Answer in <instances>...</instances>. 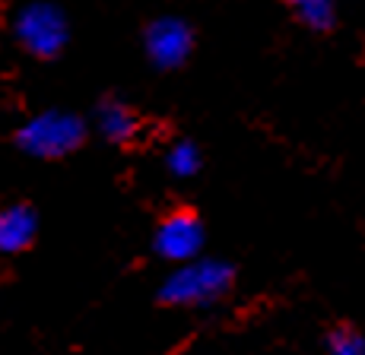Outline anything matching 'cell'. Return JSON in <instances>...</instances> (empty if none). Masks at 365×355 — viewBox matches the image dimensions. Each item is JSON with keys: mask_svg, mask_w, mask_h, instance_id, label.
<instances>
[{"mask_svg": "<svg viewBox=\"0 0 365 355\" xmlns=\"http://www.w3.org/2000/svg\"><path fill=\"white\" fill-rule=\"evenodd\" d=\"M235 285V267L220 257H197L178 263L163 280L156 298L168 308H210L222 302Z\"/></svg>", "mask_w": 365, "mask_h": 355, "instance_id": "6da1fadb", "label": "cell"}, {"mask_svg": "<svg viewBox=\"0 0 365 355\" xmlns=\"http://www.w3.org/2000/svg\"><path fill=\"white\" fill-rule=\"evenodd\" d=\"M89 127L93 124L83 115L67 108H45L38 115H32L29 121H23L13 134L19 152H26L29 159H41V162H58L67 159L89 140Z\"/></svg>", "mask_w": 365, "mask_h": 355, "instance_id": "7a4b0ae2", "label": "cell"}, {"mask_svg": "<svg viewBox=\"0 0 365 355\" xmlns=\"http://www.w3.org/2000/svg\"><path fill=\"white\" fill-rule=\"evenodd\" d=\"M13 38L35 60H58L70 45V19L51 0H32L13 16Z\"/></svg>", "mask_w": 365, "mask_h": 355, "instance_id": "3957f363", "label": "cell"}, {"mask_svg": "<svg viewBox=\"0 0 365 355\" xmlns=\"http://www.w3.org/2000/svg\"><path fill=\"white\" fill-rule=\"evenodd\" d=\"M203 245H207V228H203L197 210H191V206L168 210L153 232V254L165 263H175V267L203 257Z\"/></svg>", "mask_w": 365, "mask_h": 355, "instance_id": "277c9868", "label": "cell"}, {"mask_svg": "<svg viewBox=\"0 0 365 355\" xmlns=\"http://www.w3.org/2000/svg\"><path fill=\"white\" fill-rule=\"evenodd\" d=\"M194 29L181 16H156L143 26V54L156 70H181L194 54Z\"/></svg>", "mask_w": 365, "mask_h": 355, "instance_id": "5b68a950", "label": "cell"}, {"mask_svg": "<svg viewBox=\"0 0 365 355\" xmlns=\"http://www.w3.org/2000/svg\"><path fill=\"white\" fill-rule=\"evenodd\" d=\"M93 127L102 134L105 143L111 146H128L140 137L143 130V117L121 95H102L93 111Z\"/></svg>", "mask_w": 365, "mask_h": 355, "instance_id": "8992f818", "label": "cell"}, {"mask_svg": "<svg viewBox=\"0 0 365 355\" xmlns=\"http://www.w3.org/2000/svg\"><path fill=\"white\" fill-rule=\"evenodd\" d=\"M38 238V210L26 200L0 206V257L29 250Z\"/></svg>", "mask_w": 365, "mask_h": 355, "instance_id": "52a82bcc", "label": "cell"}, {"mask_svg": "<svg viewBox=\"0 0 365 355\" xmlns=\"http://www.w3.org/2000/svg\"><path fill=\"white\" fill-rule=\"evenodd\" d=\"M200 169H203V152H200V146L194 143V140H187V137L175 140L165 149V171L172 178L187 181V178L197 175Z\"/></svg>", "mask_w": 365, "mask_h": 355, "instance_id": "ba28073f", "label": "cell"}, {"mask_svg": "<svg viewBox=\"0 0 365 355\" xmlns=\"http://www.w3.org/2000/svg\"><path fill=\"white\" fill-rule=\"evenodd\" d=\"M289 6L299 23L312 32H331L336 23L334 0H289Z\"/></svg>", "mask_w": 365, "mask_h": 355, "instance_id": "9c48e42d", "label": "cell"}, {"mask_svg": "<svg viewBox=\"0 0 365 355\" xmlns=\"http://www.w3.org/2000/svg\"><path fill=\"white\" fill-rule=\"evenodd\" d=\"M327 352L331 355H365V337L356 327L340 324L327 333Z\"/></svg>", "mask_w": 365, "mask_h": 355, "instance_id": "30bf717a", "label": "cell"}]
</instances>
